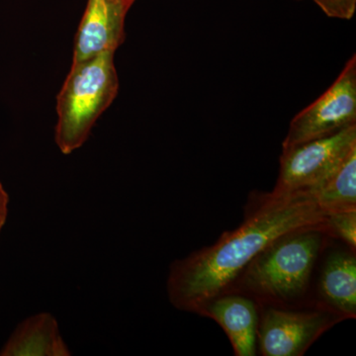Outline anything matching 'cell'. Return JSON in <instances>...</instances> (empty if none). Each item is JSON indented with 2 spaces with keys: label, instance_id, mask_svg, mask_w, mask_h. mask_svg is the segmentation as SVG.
Here are the masks:
<instances>
[{
  "label": "cell",
  "instance_id": "5b68a950",
  "mask_svg": "<svg viewBox=\"0 0 356 356\" xmlns=\"http://www.w3.org/2000/svg\"><path fill=\"white\" fill-rule=\"evenodd\" d=\"M259 305L257 346L264 356H301L312 344L344 320L321 302L306 308Z\"/></svg>",
  "mask_w": 356,
  "mask_h": 356
},
{
  "label": "cell",
  "instance_id": "ba28073f",
  "mask_svg": "<svg viewBox=\"0 0 356 356\" xmlns=\"http://www.w3.org/2000/svg\"><path fill=\"white\" fill-rule=\"evenodd\" d=\"M198 315L212 318L228 336L236 356L257 355L259 305L240 293H226L210 300Z\"/></svg>",
  "mask_w": 356,
  "mask_h": 356
},
{
  "label": "cell",
  "instance_id": "2e32d148",
  "mask_svg": "<svg viewBox=\"0 0 356 356\" xmlns=\"http://www.w3.org/2000/svg\"><path fill=\"white\" fill-rule=\"evenodd\" d=\"M133 1H135V0H133Z\"/></svg>",
  "mask_w": 356,
  "mask_h": 356
},
{
  "label": "cell",
  "instance_id": "5bb4252c",
  "mask_svg": "<svg viewBox=\"0 0 356 356\" xmlns=\"http://www.w3.org/2000/svg\"><path fill=\"white\" fill-rule=\"evenodd\" d=\"M8 194L0 181V235H1L2 229L6 225L7 215H8Z\"/></svg>",
  "mask_w": 356,
  "mask_h": 356
},
{
  "label": "cell",
  "instance_id": "9c48e42d",
  "mask_svg": "<svg viewBox=\"0 0 356 356\" xmlns=\"http://www.w3.org/2000/svg\"><path fill=\"white\" fill-rule=\"evenodd\" d=\"M2 356L70 355L56 318L48 313L28 318L18 325L0 350Z\"/></svg>",
  "mask_w": 356,
  "mask_h": 356
},
{
  "label": "cell",
  "instance_id": "6da1fadb",
  "mask_svg": "<svg viewBox=\"0 0 356 356\" xmlns=\"http://www.w3.org/2000/svg\"><path fill=\"white\" fill-rule=\"evenodd\" d=\"M327 214L311 191L261 194L238 228L222 234L214 245L173 262L168 280L170 303L178 310L198 314L210 300L228 293L267 245L295 229L323 224Z\"/></svg>",
  "mask_w": 356,
  "mask_h": 356
},
{
  "label": "cell",
  "instance_id": "8fae6325",
  "mask_svg": "<svg viewBox=\"0 0 356 356\" xmlns=\"http://www.w3.org/2000/svg\"><path fill=\"white\" fill-rule=\"evenodd\" d=\"M315 195L327 213L356 210V149Z\"/></svg>",
  "mask_w": 356,
  "mask_h": 356
},
{
  "label": "cell",
  "instance_id": "7c38bea8",
  "mask_svg": "<svg viewBox=\"0 0 356 356\" xmlns=\"http://www.w3.org/2000/svg\"><path fill=\"white\" fill-rule=\"evenodd\" d=\"M324 228L327 236L339 238L355 252L356 210L327 213L325 218Z\"/></svg>",
  "mask_w": 356,
  "mask_h": 356
},
{
  "label": "cell",
  "instance_id": "8992f818",
  "mask_svg": "<svg viewBox=\"0 0 356 356\" xmlns=\"http://www.w3.org/2000/svg\"><path fill=\"white\" fill-rule=\"evenodd\" d=\"M353 124H356L355 55L331 88L292 119L282 149L327 137Z\"/></svg>",
  "mask_w": 356,
  "mask_h": 356
},
{
  "label": "cell",
  "instance_id": "7a4b0ae2",
  "mask_svg": "<svg viewBox=\"0 0 356 356\" xmlns=\"http://www.w3.org/2000/svg\"><path fill=\"white\" fill-rule=\"evenodd\" d=\"M327 238L324 222L280 236L252 259L228 293L245 295L257 304L297 303L306 296Z\"/></svg>",
  "mask_w": 356,
  "mask_h": 356
},
{
  "label": "cell",
  "instance_id": "277c9868",
  "mask_svg": "<svg viewBox=\"0 0 356 356\" xmlns=\"http://www.w3.org/2000/svg\"><path fill=\"white\" fill-rule=\"evenodd\" d=\"M355 149L356 124L327 137L282 149L277 182L269 193L282 196L318 191Z\"/></svg>",
  "mask_w": 356,
  "mask_h": 356
},
{
  "label": "cell",
  "instance_id": "9a60e30c",
  "mask_svg": "<svg viewBox=\"0 0 356 356\" xmlns=\"http://www.w3.org/2000/svg\"><path fill=\"white\" fill-rule=\"evenodd\" d=\"M124 1L127 2V3L130 4L131 6H132V4L134 3L133 0H124Z\"/></svg>",
  "mask_w": 356,
  "mask_h": 356
},
{
  "label": "cell",
  "instance_id": "3957f363",
  "mask_svg": "<svg viewBox=\"0 0 356 356\" xmlns=\"http://www.w3.org/2000/svg\"><path fill=\"white\" fill-rule=\"evenodd\" d=\"M113 51L72 64L57 97L55 140L63 154L74 153L119 90Z\"/></svg>",
  "mask_w": 356,
  "mask_h": 356
},
{
  "label": "cell",
  "instance_id": "30bf717a",
  "mask_svg": "<svg viewBox=\"0 0 356 356\" xmlns=\"http://www.w3.org/2000/svg\"><path fill=\"white\" fill-rule=\"evenodd\" d=\"M322 303L344 318L356 316L355 252H332L323 267L318 286Z\"/></svg>",
  "mask_w": 356,
  "mask_h": 356
},
{
  "label": "cell",
  "instance_id": "52a82bcc",
  "mask_svg": "<svg viewBox=\"0 0 356 356\" xmlns=\"http://www.w3.org/2000/svg\"><path fill=\"white\" fill-rule=\"evenodd\" d=\"M130 4L124 0H88L74 39L72 64L117 50L125 37Z\"/></svg>",
  "mask_w": 356,
  "mask_h": 356
},
{
  "label": "cell",
  "instance_id": "4fadbf2b",
  "mask_svg": "<svg viewBox=\"0 0 356 356\" xmlns=\"http://www.w3.org/2000/svg\"><path fill=\"white\" fill-rule=\"evenodd\" d=\"M313 1L329 17L350 20L355 16L356 0H313Z\"/></svg>",
  "mask_w": 356,
  "mask_h": 356
}]
</instances>
